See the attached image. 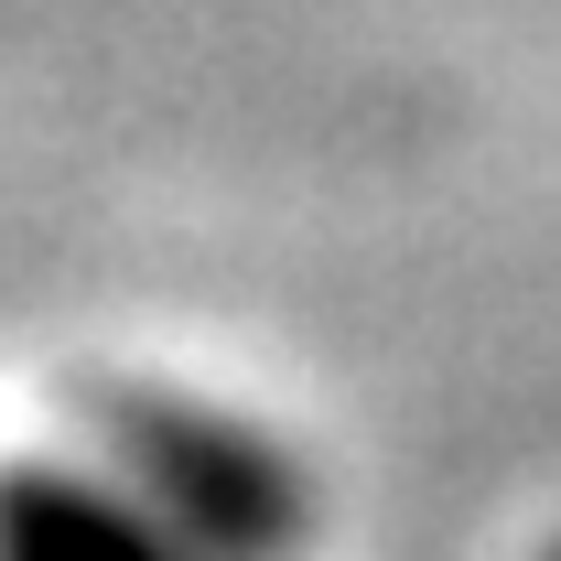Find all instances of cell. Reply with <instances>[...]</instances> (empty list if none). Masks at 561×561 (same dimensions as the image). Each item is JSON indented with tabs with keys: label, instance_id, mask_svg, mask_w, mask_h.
I'll return each instance as SVG.
<instances>
[{
	"label": "cell",
	"instance_id": "cell-2",
	"mask_svg": "<svg viewBox=\"0 0 561 561\" xmlns=\"http://www.w3.org/2000/svg\"><path fill=\"white\" fill-rule=\"evenodd\" d=\"M0 561H184L140 496L76 486L55 465H11L0 476Z\"/></svg>",
	"mask_w": 561,
	"mask_h": 561
},
{
	"label": "cell",
	"instance_id": "cell-1",
	"mask_svg": "<svg viewBox=\"0 0 561 561\" xmlns=\"http://www.w3.org/2000/svg\"><path fill=\"white\" fill-rule=\"evenodd\" d=\"M130 496L184 561H280L302 540V476L280 465L249 421L184 411V400H130L108 421Z\"/></svg>",
	"mask_w": 561,
	"mask_h": 561
}]
</instances>
